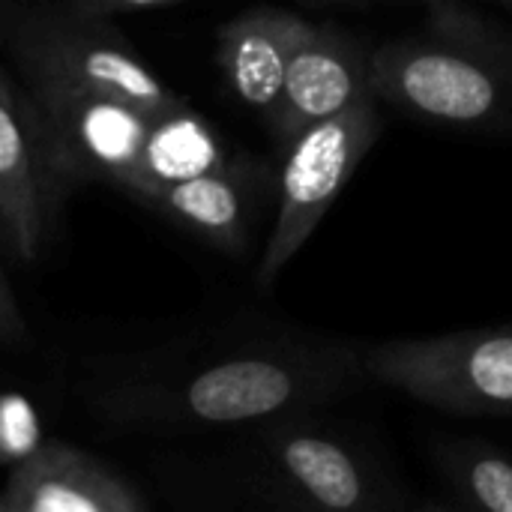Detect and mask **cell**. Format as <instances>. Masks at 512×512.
Wrapping results in <instances>:
<instances>
[{"mask_svg": "<svg viewBox=\"0 0 512 512\" xmlns=\"http://www.w3.org/2000/svg\"><path fill=\"white\" fill-rule=\"evenodd\" d=\"M366 372V345L267 336L216 348L192 363L132 375L102 396V411L147 429H237L318 414L351 396Z\"/></svg>", "mask_w": 512, "mask_h": 512, "instance_id": "1", "label": "cell"}, {"mask_svg": "<svg viewBox=\"0 0 512 512\" xmlns=\"http://www.w3.org/2000/svg\"><path fill=\"white\" fill-rule=\"evenodd\" d=\"M240 477L249 495L276 510L402 512L408 489L372 450L315 414H294L252 426L240 447Z\"/></svg>", "mask_w": 512, "mask_h": 512, "instance_id": "2", "label": "cell"}, {"mask_svg": "<svg viewBox=\"0 0 512 512\" xmlns=\"http://www.w3.org/2000/svg\"><path fill=\"white\" fill-rule=\"evenodd\" d=\"M375 99L438 126L498 129L512 123V54L489 33L435 15L423 33L390 39L369 54Z\"/></svg>", "mask_w": 512, "mask_h": 512, "instance_id": "3", "label": "cell"}, {"mask_svg": "<svg viewBox=\"0 0 512 512\" xmlns=\"http://www.w3.org/2000/svg\"><path fill=\"white\" fill-rule=\"evenodd\" d=\"M3 42L33 99L105 96L150 117L186 105L159 81L108 18L72 6H18L6 15Z\"/></svg>", "mask_w": 512, "mask_h": 512, "instance_id": "4", "label": "cell"}, {"mask_svg": "<svg viewBox=\"0 0 512 512\" xmlns=\"http://www.w3.org/2000/svg\"><path fill=\"white\" fill-rule=\"evenodd\" d=\"M369 381L459 417H512V324L366 345Z\"/></svg>", "mask_w": 512, "mask_h": 512, "instance_id": "5", "label": "cell"}, {"mask_svg": "<svg viewBox=\"0 0 512 512\" xmlns=\"http://www.w3.org/2000/svg\"><path fill=\"white\" fill-rule=\"evenodd\" d=\"M375 93L360 96L345 111L318 120L297 132L285 147V162L276 186V219L258 261V285L267 288L309 243L339 192L354 177L357 165L381 135Z\"/></svg>", "mask_w": 512, "mask_h": 512, "instance_id": "6", "label": "cell"}, {"mask_svg": "<svg viewBox=\"0 0 512 512\" xmlns=\"http://www.w3.org/2000/svg\"><path fill=\"white\" fill-rule=\"evenodd\" d=\"M66 180L45 114L0 69V231L21 261L39 258Z\"/></svg>", "mask_w": 512, "mask_h": 512, "instance_id": "7", "label": "cell"}, {"mask_svg": "<svg viewBox=\"0 0 512 512\" xmlns=\"http://www.w3.org/2000/svg\"><path fill=\"white\" fill-rule=\"evenodd\" d=\"M147 507L141 489L66 441L27 450L0 489V512H144Z\"/></svg>", "mask_w": 512, "mask_h": 512, "instance_id": "8", "label": "cell"}, {"mask_svg": "<svg viewBox=\"0 0 512 512\" xmlns=\"http://www.w3.org/2000/svg\"><path fill=\"white\" fill-rule=\"evenodd\" d=\"M366 93H372L369 54L345 30L315 24L288 66L279 102L267 123L276 138L288 144L306 126L345 111Z\"/></svg>", "mask_w": 512, "mask_h": 512, "instance_id": "9", "label": "cell"}, {"mask_svg": "<svg viewBox=\"0 0 512 512\" xmlns=\"http://www.w3.org/2000/svg\"><path fill=\"white\" fill-rule=\"evenodd\" d=\"M258 171L246 162H222L219 168L162 180L132 189L129 195L144 207L180 222L222 252H240L249 240Z\"/></svg>", "mask_w": 512, "mask_h": 512, "instance_id": "10", "label": "cell"}, {"mask_svg": "<svg viewBox=\"0 0 512 512\" xmlns=\"http://www.w3.org/2000/svg\"><path fill=\"white\" fill-rule=\"evenodd\" d=\"M315 24L297 12L258 6L231 18L216 39V63L243 105L270 120L288 66Z\"/></svg>", "mask_w": 512, "mask_h": 512, "instance_id": "11", "label": "cell"}, {"mask_svg": "<svg viewBox=\"0 0 512 512\" xmlns=\"http://www.w3.org/2000/svg\"><path fill=\"white\" fill-rule=\"evenodd\" d=\"M222 162H225V153L213 129L198 114H192L189 105H183L153 120L144 159H141V174L126 192L147 186V183L192 177V174L219 168Z\"/></svg>", "mask_w": 512, "mask_h": 512, "instance_id": "12", "label": "cell"}, {"mask_svg": "<svg viewBox=\"0 0 512 512\" xmlns=\"http://www.w3.org/2000/svg\"><path fill=\"white\" fill-rule=\"evenodd\" d=\"M435 462L459 507L512 512V456L486 441H447L435 447Z\"/></svg>", "mask_w": 512, "mask_h": 512, "instance_id": "13", "label": "cell"}, {"mask_svg": "<svg viewBox=\"0 0 512 512\" xmlns=\"http://www.w3.org/2000/svg\"><path fill=\"white\" fill-rule=\"evenodd\" d=\"M0 348H12V351L30 348V330L18 306V297L3 273V264H0Z\"/></svg>", "mask_w": 512, "mask_h": 512, "instance_id": "14", "label": "cell"}, {"mask_svg": "<svg viewBox=\"0 0 512 512\" xmlns=\"http://www.w3.org/2000/svg\"><path fill=\"white\" fill-rule=\"evenodd\" d=\"M171 3H180V0H66V6L84 15H99V18H111L123 12H144V9L171 6Z\"/></svg>", "mask_w": 512, "mask_h": 512, "instance_id": "15", "label": "cell"}, {"mask_svg": "<svg viewBox=\"0 0 512 512\" xmlns=\"http://www.w3.org/2000/svg\"><path fill=\"white\" fill-rule=\"evenodd\" d=\"M504 3H510V6H512V0H504Z\"/></svg>", "mask_w": 512, "mask_h": 512, "instance_id": "16", "label": "cell"}, {"mask_svg": "<svg viewBox=\"0 0 512 512\" xmlns=\"http://www.w3.org/2000/svg\"><path fill=\"white\" fill-rule=\"evenodd\" d=\"M432 3H441V0H432Z\"/></svg>", "mask_w": 512, "mask_h": 512, "instance_id": "17", "label": "cell"}]
</instances>
